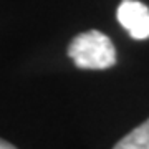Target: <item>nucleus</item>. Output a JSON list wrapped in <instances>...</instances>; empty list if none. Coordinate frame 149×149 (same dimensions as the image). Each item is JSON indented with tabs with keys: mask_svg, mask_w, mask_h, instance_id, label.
I'll use <instances>...</instances> for the list:
<instances>
[{
	"mask_svg": "<svg viewBox=\"0 0 149 149\" xmlns=\"http://www.w3.org/2000/svg\"><path fill=\"white\" fill-rule=\"evenodd\" d=\"M68 56L81 70H106L116 63L113 42L98 30L76 35L68 45Z\"/></svg>",
	"mask_w": 149,
	"mask_h": 149,
	"instance_id": "obj_1",
	"label": "nucleus"
},
{
	"mask_svg": "<svg viewBox=\"0 0 149 149\" xmlns=\"http://www.w3.org/2000/svg\"><path fill=\"white\" fill-rule=\"evenodd\" d=\"M116 149H149V118L114 144Z\"/></svg>",
	"mask_w": 149,
	"mask_h": 149,
	"instance_id": "obj_3",
	"label": "nucleus"
},
{
	"mask_svg": "<svg viewBox=\"0 0 149 149\" xmlns=\"http://www.w3.org/2000/svg\"><path fill=\"white\" fill-rule=\"evenodd\" d=\"M15 146L13 144H10L8 141H5V139H0V149H13Z\"/></svg>",
	"mask_w": 149,
	"mask_h": 149,
	"instance_id": "obj_4",
	"label": "nucleus"
},
{
	"mask_svg": "<svg viewBox=\"0 0 149 149\" xmlns=\"http://www.w3.org/2000/svg\"><path fill=\"white\" fill-rule=\"evenodd\" d=\"M121 27L134 40L149 38V8L139 0H123L116 10Z\"/></svg>",
	"mask_w": 149,
	"mask_h": 149,
	"instance_id": "obj_2",
	"label": "nucleus"
}]
</instances>
